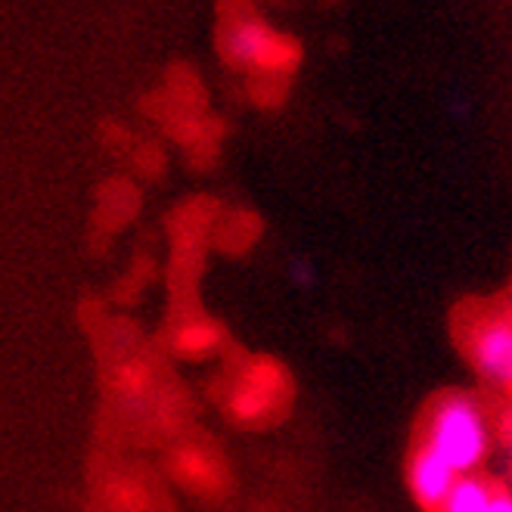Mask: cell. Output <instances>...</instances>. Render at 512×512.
Instances as JSON below:
<instances>
[{
	"mask_svg": "<svg viewBox=\"0 0 512 512\" xmlns=\"http://www.w3.org/2000/svg\"><path fill=\"white\" fill-rule=\"evenodd\" d=\"M419 444H426L457 475H478L491 454V426L485 407L463 391L438 398L423 423Z\"/></svg>",
	"mask_w": 512,
	"mask_h": 512,
	"instance_id": "1",
	"label": "cell"
},
{
	"mask_svg": "<svg viewBox=\"0 0 512 512\" xmlns=\"http://www.w3.org/2000/svg\"><path fill=\"white\" fill-rule=\"evenodd\" d=\"M466 354L472 370L500 391H512V317L485 314L466 326Z\"/></svg>",
	"mask_w": 512,
	"mask_h": 512,
	"instance_id": "2",
	"label": "cell"
},
{
	"mask_svg": "<svg viewBox=\"0 0 512 512\" xmlns=\"http://www.w3.org/2000/svg\"><path fill=\"white\" fill-rule=\"evenodd\" d=\"M224 50L236 66H255V69H286L295 59V47L286 44L261 19H239L236 25H230Z\"/></svg>",
	"mask_w": 512,
	"mask_h": 512,
	"instance_id": "3",
	"label": "cell"
},
{
	"mask_svg": "<svg viewBox=\"0 0 512 512\" xmlns=\"http://www.w3.org/2000/svg\"><path fill=\"white\" fill-rule=\"evenodd\" d=\"M457 472L450 469L441 457H435L426 444H419L413 454H410V463H407V485H410V494L413 500L429 509V512H438V506L447 500L450 488L457 485Z\"/></svg>",
	"mask_w": 512,
	"mask_h": 512,
	"instance_id": "4",
	"label": "cell"
},
{
	"mask_svg": "<svg viewBox=\"0 0 512 512\" xmlns=\"http://www.w3.org/2000/svg\"><path fill=\"white\" fill-rule=\"evenodd\" d=\"M497 491L481 475H460L438 512H494Z\"/></svg>",
	"mask_w": 512,
	"mask_h": 512,
	"instance_id": "5",
	"label": "cell"
},
{
	"mask_svg": "<svg viewBox=\"0 0 512 512\" xmlns=\"http://www.w3.org/2000/svg\"><path fill=\"white\" fill-rule=\"evenodd\" d=\"M233 410L243 419H255L270 410V382L252 379L249 385L239 388V395L233 398Z\"/></svg>",
	"mask_w": 512,
	"mask_h": 512,
	"instance_id": "6",
	"label": "cell"
},
{
	"mask_svg": "<svg viewBox=\"0 0 512 512\" xmlns=\"http://www.w3.org/2000/svg\"><path fill=\"white\" fill-rule=\"evenodd\" d=\"M218 345V333H215V329L212 326H187L184 329V333H180L177 336V348L180 351H184V354H208V351H212Z\"/></svg>",
	"mask_w": 512,
	"mask_h": 512,
	"instance_id": "7",
	"label": "cell"
},
{
	"mask_svg": "<svg viewBox=\"0 0 512 512\" xmlns=\"http://www.w3.org/2000/svg\"><path fill=\"white\" fill-rule=\"evenodd\" d=\"M494 512H512V494H509V491H497V497H494Z\"/></svg>",
	"mask_w": 512,
	"mask_h": 512,
	"instance_id": "8",
	"label": "cell"
}]
</instances>
